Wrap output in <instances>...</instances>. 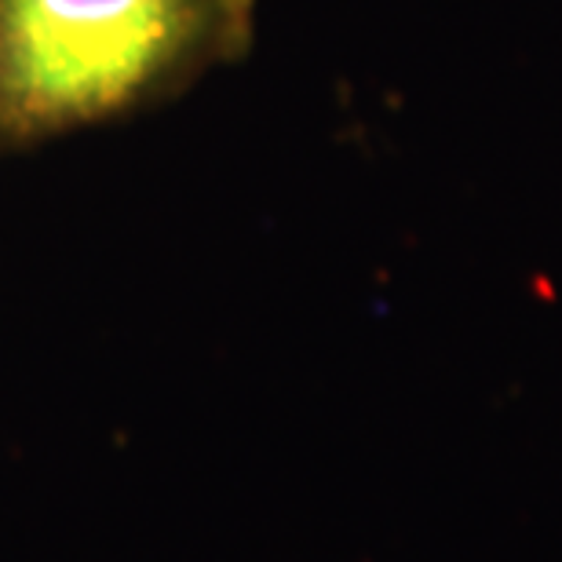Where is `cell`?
Here are the masks:
<instances>
[{"label":"cell","mask_w":562,"mask_h":562,"mask_svg":"<svg viewBox=\"0 0 562 562\" xmlns=\"http://www.w3.org/2000/svg\"><path fill=\"white\" fill-rule=\"evenodd\" d=\"M252 37L256 0H0V150L165 103Z\"/></svg>","instance_id":"1"}]
</instances>
